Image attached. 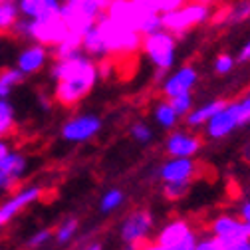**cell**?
<instances>
[{"instance_id":"obj_1","label":"cell","mask_w":250,"mask_h":250,"mask_svg":"<svg viewBox=\"0 0 250 250\" xmlns=\"http://www.w3.org/2000/svg\"><path fill=\"white\" fill-rule=\"evenodd\" d=\"M50 78L56 82L54 100L62 105H76L98 83V62L83 52L66 60H54Z\"/></svg>"},{"instance_id":"obj_2","label":"cell","mask_w":250,"mask_h":250,"mask_svg":"<svg viewBox=\"0 0 250 250\" xmlns=\"http://www.w3.org/2000/svg\"><path fill=\"white\" fill-rule=\"evenodd\" d=\"M246 123H250V91L236 102H227V105L205 125V131L210 139H225Z\"/></svg>"},{"instance_id":"obj_3","label":"cell","mask_w":250,"mask_h":250,"mask_svg":"<svg viewBox=\"0 0 250 250\" xmlns=\"http://www.w3.org/2000/svg\"><path fill=\"white\" fill-rule=\"evenodd\" d=\"M143 52L149 58V62L159 72V76L171 72L177 60V38L171 30H159L155 34L143 36Z\"/></svg>"},{"instance_id":"obj_4","label":"cell","mask_w":250,"mask_h":250,"mask_svg":"<svg viewBox=\"0 0 250 250\" xmlns=\"http://www.w3.org/2000/svg\"><path fill=\"white\" fill-rule=\"evenodd\" d=\"M104 127L102 117L93 115V113H82V115H74L70 117L64 125H62V139L68 143H85L89 139H93Z\"/></svg>"},{"instance_id":"obj_5","label":"cell","mask_w":250,"mask_h":250,"mask_svg":"<svg viewBox=\"0 0 250 250\" xmlns=\"http://www.w3.org/2000/svg\"><path fill=\"white\" fill-rule=\"evenodd\" d=\"M197 240H199V236H197L195 229L191 227V223L183 221V218L167 223L157 232V242L169 246L171 250H193Z\"/></svg>"},{"instance_id":"obj_6","label":"cell","mask_w":250,"mask_h":250,"mask_svg":"<svg viewBox=\"0 0 250 250\" xmlns=\"http://www.w3.org/2000/svg\"><path fill=\"white\" fill-rule=\"evenodd\" d=\"M153 227H155L153 214L145 208H137V210H131L127 216L123 218V223L119 227V236L125 244L147 242L149 234L153 232Z\"/></svg>"},{"instance_id":"obj_7","label":"cell","mask_w":250,"mask_h":250,"mask_svg":"<svg viewBox=\"0 0 250 250\" xmlns=\"http://www.w3.org/2000/svg\"><path fill=\"white\" fill-rule=\"evenodd\" d=\"M52 58V48L42 42H28L16 56V68L28 78L42 72Z\"/></svg>"},{"instance_id":"obj_8","label":"cell","mask_w":250,"mask_h":250,"mask_svg":"<svg viewBox=\"0 0 250 250\" xmlns=\"http://www.w3.org/2000/svg\"><path fill=\"white\" fill-rule=\"evenodd\" d=\"M42 193H44V189H42L40 185H30V187H26V189L14 193L10 199H6L2 205H0V227L8 225L12 218L20 210H24L26 207L38 203L40 197H42Z\"/></svg>"},{"instance_id":"obj_9","label":"cell","mask_w":250,"mask_h":250,"mask_svg":"<svg viewBox=\"0 0 250 250\" xmlns=\"http://www.w3.org/2000/svg\"><path fill=\"white\" fill-rule=\"evenodd\" d=\"M80 42H82V50L83 54H87L89 58H93L96 62H104L111 52V46L105 38V32H104V28L102 24L96 20V22H91L83 32L80 36Z\"/></svg>"},{"instance_id":"obj_10","label":"cell","mask_w":250,"mask_h":250,"mask_svg":"<svg viewBox=\"0 0 250 250\" xmlns=\"http://www.w3.org/2000/svg\"><path fill=\"white\" fill-rule=\"evenodd\" d=\"M199 82V70L191 64L181 66L177 70H173L161 83V93L169 100L177 93H185V91H193V87Z\"/></svg>"},{"instance_id":"obj_11","label":"cell","mask_w":250,"mask_h":250,"mask_svg":"<svg viewBox=\"0 0 250 250\" xmlns=\"http://www.w3.org/2000/svg\"><path fill=\"white\" fill-rule=\"evenodd\" d=\"M18 16L36 20V22H52L60 18L62 0H16Z\"/></svg>"},{"instance_id":"obj_12","label":"cell","mask_w":250,"mask_h":250,"mask_svg":"<svg viewBox=\"0 0 250 250\" xmlns=\"http://www.w3.org/2000/svg\"><path fill=\"white\" fill-rule=\"evenodd\" d=\"M208 18V8L205 4H193L183 10L167 12L165 14V28L171 32H183L185 28H191L197 24H203Z\"/></svg>"},{"instance_id":"obj_13","label":"cell","mask_w":250,"mask_h":250,"mask_svg":"<svg viewBox=\"0 0 250 250\" xmlns=\"http://www.w3.org/2000/svg\"><path fill=\"white\" fill-rule=\"evenodd\" d=\"M159 179L163 183H181V181H193L197 175V163L193 157H169L159 167Z\"/></svg>"},{"instance_id":"obj_14","label":"cell","mask_w":250,"mask_h":250,"mask_svg":"<svg viewBox=\"0 0 250 250\" xmlns=\"http://www.w3.org/2000/svg\"><path fill=\"white\" fill-rule=\"evenodd\" d=\"M201 139L185 129H177L171 131L167 141H165V151L169 157H195V155L201 151Z\"/></svg>"},{"instance_id":"obj_15","label":"cell","mask_w":250,"mask_h":250,"mask_svg":"<svg viewBox=\"0 0 250 250\" xmlns=\"http://www.w3.org/2000/svg\"><path fill=\"white\" fill-rule=\"evenodd\" d=\"M210 232H212V236H216L223 244L238 240L242 236H248L242 218L234 216V214H218L212 221V225H210Z\"/></svg>"},{"instance_id":"obj_16","label":"cell","mask_w":250,"mask_h":250,"mask_svg":"<svg viewBox=\"0 0 250 250\" xmlns=\"http://www.w3.org/2000/svg\"><path fill=\"white\" fill-rule=\"evenodd\" d=\"M28 161L24 155L10 151L4 159H0V185L2 189H12V187L24 177Z\"/></svg>"},{"instance_id":"obj_17","label":"cell","mask_w":250,"mask_h":250,"mask_svg":"<svg viewBox=\"0 0 250 250\" xmlns=\"http://www.w3.org/2000/svg\"><path fill=\"white\" fill-rule=\"evenodd\" d=\"M225 105H227L225 100H210V102H207L199 107H193L189 113L185 115L187 125H189V127H205V125L212 119V115L216 111H221Z\"/></svg>"},{"instance_id":"obj_18","label":"cell","mask_w":250,"mask_h":250,"mask_svg":"<svg viewBox=\"0 0 250 250\" xmlns=\"http://www.w3.org/2000/svg\"><path fill=\"white\" fill-rule=\"evenodd\" d=\"M153 119L155 123L159 125L163 129H173L175 125L179 123V113L173 109V105L169 104V100H163V102H157L153 107Z\"/></svg>"},{"instance_id":"obj_19","label":"cell","mask_w":250,"mask_h":250,"mask_svg":"<svg viewBox=\"0 0 250 250\" xmlns=\"http://www.w3.org/2000/svg\"><path fill=\"white\" fill-rule=\"evenodd\" d=\"M159 30H165V14H161L157 10H149V12H143L139 16L137 32L141 36L155 34V32H159Z\"/></svg>"},{"instance_id":"obj_20","label":"cell","mask_w":250,"mask_h":250,"mask_svg":"<svg viewBox=\"0 0 250 250\" xmlns=\"http://www.w3.org/2000/svg\"><path fill=\"white\" fill-rule=\"evenodd\" d=\"M24 74L14 66V68H4L0 72V100H8L12 91L24 82Z\"/></svg>"},{"instance_id":"obj_21","label":"cell","mask_w":250,"mask_h":250,"mask_svg":"<svg viewBox=\"0 0 250 250\" xmlns=\"http://www.w3.org/2000/svg\"><path fill=\"white\" fill-rule=\"evenodd\" d=\"M80 52H83L80 36L78 34H68L62 42L52 46V60H66V58H72Z\"/></svg>"},{"instance_id":"obj_22","label":"cell","mask_w":250,"mask_h":250,"mask_svg":"<svg viewBox=\"0 0 250 250\" xmlns=\"http://www.w3.org/2000/svg\"><path fill=\"white\" fill-rule=\"evenodd\" d=\"M16 121V111L10 100H0V139L12 133Z\"/></svg>"},{"instance_id":"obj_23","label":"cell","mask_w":250,"mask_h":250,"mask_svg":"<svg viewBox=\"0 0 250 250\" xmlns=\"http://www.w3.org/2000/svg\"><path fill=\"white\" fill-rule=\"evenodd\" d=\"M16 18H18L16 0H2L0 2V32H10Z\"/></svg>"},{"instance_id":"obj_24","label":"cell","mask_w":250,"mask_h":250,"mask_svg":"<svg viewBox=\"0 0 250 250\" xmlns=\"http://www.w3.org/2000/svg\"><path fill=\"white\" fill-rule=\"evenodd\" d=\"M125 201V193L121 189H107L100 201V210L104 214H109L113 210H117Z\"/></svg>"},{"instance_id":"obj_25","label":"cell","mask_w":250,"mask_h":250,"mask_svg":"<svg viewBox=\"0 0 250 250\" xmlns=\"http://www.w3.org/2000/svg\"><path fill=\"white\" fill-rule=\"evenodd\" d=\"M78 229H80V223H78V218L70 216V218H66L64 223H60V227L56 229L54 236H56V240H58L60 244H68V242H70V240H72V238L76 236Z\"/></svg>"},{"instance_id":"obj_26","label":"cell","mask_w":250,"mask_h":250,"mask_svg":"<svg viewBox=\"0 0 250 250\" xmlns=\"http://www.w3.org/2000/svg\"><path fill=\"white\" fill-rule=\"evenodd\" d=\"M191 189L189 181H181V183H163V195L167 201H181L187 197Z\"/></svg>"},{"instance_id":"obj_27","label":"cell","mask_w":250,"mask_h":250,"mask_svg":"<svg viewBox=\"0 0 250 250\" xmlns=\"http://www.w3.org/2000/svg\"><path fill=\"white\" fill-rule=\"evenodd\" d=\"M250 18V0H238L227 14V24H238Z\"/></svg>"},{"instance_id":"obj_28","label":"cell","mask_w":250,"mask_h":250,"mask_svg":"<svg viewBox=\"0 0 250 250\" xmlns=\"http://www.w3.org/2000/svg\"><path fill=\"white\" fill-rule=\"evenodd\" d=\"M169 104L173 105V109L179 113V117H185L193 109V93L185 91V93H177V96L169 98Z\"/></svg>"},{"instance_id":"obj_29","label":"cell","mask_w":250,"mask_h":250,"mask_svg":"<svg viewBox=\"0 0 250 250\" xmlns=\"http://www.w3.org/2000/svg\"><path fill=\"white\" fill-rule=\"evenodd\" d=\"M129 135H131L133 141L145 145V143H149V141L153 139V129H151V125H149V123H145V121H137V123L131 125Z\"/></svg>"},{"instance_id":"obj_30","label":"cell","mask_w":250,"mask_h":250,"mask_svg":"<svg viewBox=\"0 0 250 250\" xmlns=\"http://www.w3.org/2000/svg\"><path fill=\"white\" fill-rule=\"evenodd\" d=\"M236 66V60L229 54H221L216 60H214V74L218 76H229Z\"/></svg>"},{"instance_id":"obj_31","label":"cell","mask_w":250,"mask_h":250,"mask_svg":"<svg viewBox=\"0 0 250 250\" xmlns=\"http://www.w3.org/2000/svg\"><path fill=\"white\" fill-rule=\"evenodd\" d=\"M195 250H225V246L216 236H205V238L197 240Z\"/></svg>"},{"instance_id":"obj_32","label":"cell","mask_w":250,"mask_h":250,"mask_svg":"<svg viewBox=\"0 0 250 250\" xmlns=\"http://www.w3.org/2000/svg\"><path fill=\"white\" fill-rule=\"evenodd\" d=\"M54 236V232L50 230V229H42V230H38V232H34L32 236H30V240H28V246L30 248H38V246H44L50 238Z\"/></svg>"},{"instance_id":"obj_33","label":"cell","mask_w":250,"mask_h":250,"mask_svg":"<svg viewBox=\"0 0 250 250\" xmlns=\"http://www.w3.org/2000/svg\"><path fill=\"white\" fill-rule=\"evenodd\" d=\"M223 246H225V250H250V236H242V238L227 242Z\"/></svg>"},{"instance_id":"obj_34","label":"cell","mask_w":250,"mask_h":250,"mask_svg":"<svg viewBox=\"0 0 250 250\" xmlns=\"http://www.w3.org/2000/svg\"><path fill=\"white\" fill-rule=\"evenodd\" d=\"M238 216L242 218V223H244V227H246V232H248V236H250V199L242 203Z\"/></svg>"},{"instance_id":"obj_35","label":"cell","mask_w":250,"mask_h":250,"mask_svg":"<svg viewBox=\"0 0 250 250\" xmlns=\"http://www.w3.org/2000/svg\"><path fill=\"white\" fill-rule=\"evenodd\" d=\"M236 62H250V38L244 42V46L240 48V52H238V58H236Z\"/></svg>"},{"instance_id":"obj_36","label":"cell","mask_w":250,"mask_h":250,"mask_svg":"<svg viewBox=\"0 0 250 250\" xmlns=\"http://www.w3.org/2000/svg\"><path fill=\"white\" fill-rule=\"evenodd\" d=\"M141 250H171V248H169V246H165V244H161V242H157V240H155V242H145Z\"/></svg>"},{"instance_id":"obj_37","label":"cell","mask_w":250,"mask_h":250,"mask_svg":"<svg viewBox=\"0 0 250 250\" xmlns=\"http://www.w3.org/2000/svg\"><path fill=\"white\" fill-rule=\"evenodd\" d=\"M8 153H10V145H8L6 141H2V139H0V159H4Z\"/></svg>"},{"instance_id":"obj_38","label":"cell","mask_w":250,"mask_h":250,"mask_svg":"<svg viewBox=\"0 0 250 250\" xmlns=\"http://www.w3.org/2000/svg\"><path fill=\"white\" fill-rule=\"evenodd\" d=\"M143 244H145V242H129V244H127V250H141Z\"/></svg>"},{"instance_id":"obj_39","label":"cell","mask_w":250,"mask_h":250,"mask_svg":"<svg viewBox=\"0 0 250 250\" xmlns=\"http://www.w3.org/2000/svg\"><path fill=\"white\" fill-rule=\"evenodd\" d=\"M83 250H102V246H100V244H89V246L83 248Z\"/></svg>"},{"instance_id":"obj_40","label":"cell","mask_w":250,"mask_h":250,"mask_svg":"<svg viewBox=\"0 0 250 250\" xmlns=\"http://www.w3.org/2000/svg\"><path fill=\"white\" fill-rule=\"evenodd\" d=\"M62 2H64V4H80L82 0H62Z\"/></svg>"},{"instance_id":"obj_41","label":"cell","mask_w":250,"mask_h":250,"mask_svg":"<svg viewBox=\"0 0 250 250\" xmlns=\"http://www.w3.org/2000/svg\"><path fill=\"white\" fill-rule=\"evenodd\" d=\"M100 2H102V4H104V6H105V8H107V6H109V4H111V2H113V0H100Z\"/></svg>"},{"instance_id":"obj_42","label":"cell","mask_w":250,"mask_h":250,"mask_svg":"<svg viewBox=\"0 0 250 250\" xmlns=\"http://www.w3.org/2000/svg\"><path fill=\"white\" fill-rule=\"evenodd\" d=\"M0 189H2V185H0Z\"/></svg>"},{"instance_id":"obj_43","label":"cell","mask_w":250,"mask_h":250,"mask_svg":"<svg viewBox=\"0 0 250 250\" xmlns=\"http://www.w3.org/2000/svg\"><path fill=\"white\" fill-rule=\"evenodd\" d=\"M0 2H2V0H0Z\"/></svg>"},{"instance_id":"obj_44","label":"cell","mask_w":250,"mask_h":250,"mask_svg":"<svg viewBox=\"0 0 250 250\" xmlns=\"http://www.w3.org/2000/svg\"><path fill=\"white\" fill-rule=\"evenodd\" d=\"M193 250H195V248H193Z\"/></svg>"}]
</instances>
